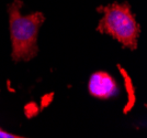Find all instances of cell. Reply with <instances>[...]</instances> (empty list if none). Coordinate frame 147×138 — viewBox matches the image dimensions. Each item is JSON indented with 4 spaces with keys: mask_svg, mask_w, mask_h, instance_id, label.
Returning <instances> with one entry per match:
<instances>
[{
    "mask_svg": "<svg viewBox=\"0 0 147 138\" xmlns=\"http://www.w3.org/2000/svg\"><path fill=\"white\" fill-rule=\"evenodd\" d=\"M22 3L21 0H14L8 7L12 43L11 57L16 62L30 61L37 54V33L45 21L44 14L38 11L29 16H22L20 12Z\"/></svg>",
    "mask_w": 147,
    "mask_h": 138,
    "instance_id": "1",
    "label": "cell"
},
{
    "mask_svg": "<svg viewBox=\"0 0 147 138\" xmlns=\"http://www.w3.org/2000/svg\"><path fill=\"white\" fill-rule=\"evenodd\" d=\"M98 11L103 12V18L100 20L97 31L110 34L117 40L123 46L135 50L137 40L141 33V27L136 22L135 16L131 11L127 2L112 3L105 7H99Z\"/></svg>",
    "mask_w": 147,
    "mask_h": 138,
    "instance_id": "2",
    "label": "cell"
},
{
    "mask_svg": "<svg viewBox=\"0 0 147 138\" xmlns=\"http://www.w3.org/2000/svg\"><path fill=\"white\" fill-rule=\"evenodd\" d=\"M88 89L94 97L105 100L117 94V86L113 77L107 72L93 73L88 83Z\"/></svg>",
    "mask_w": 147,
    "mask_h": 138,
    "instance_id": "3",
    "label": "cell"
},
{
    "mask_svg": "<svg viewBox=\"0 0 147 138\" xmlns=\"http://www.w3.org/2000/svg\"><path fill=\"white\" fill-rule=\"evenodd\" d=\"M16 137H20V136H16V135H12V134H9V133L5 132L0 128V138H16Z\"/></svg>",
    "mask_w": 147,
    "mask_h": 138,
    "instance_id": "4",
    "label": "cell"
}]
</instances>
